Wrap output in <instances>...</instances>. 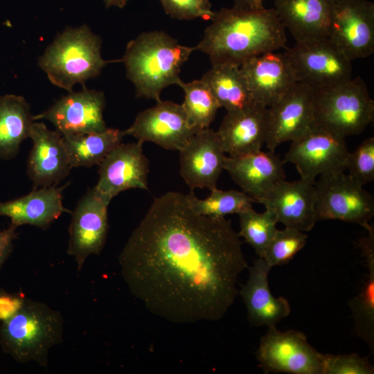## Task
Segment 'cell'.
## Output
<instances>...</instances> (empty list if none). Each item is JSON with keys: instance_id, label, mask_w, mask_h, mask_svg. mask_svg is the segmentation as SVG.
I'll return each mask as SVG.
<instances>
[{"instance_id": "1f68e13d", "label": "cell", "mask_w": 374, "mask_h": 374, "mask_svg": "<svg viewBox=\"0 0 374 374\" xmlns=\"http://www.w3.org/2000/svg\"><path fill=\"white\" fill-rule=\"evenodd\" d=\"M204 199H198L193 192L188 194L190 204L197 213L211 217H224L240 213L252 207L253 199L243 191L222 190L217 188Z\"/></svg>"}, {"instance_id": "d6986e66", "label": "cell", "mask_w": 374, "mask_h": 374, "mask_svg": "<svg viewBox=\"0 0 374 374\" xmlns=\"http://www.w3.org/2000/svg\"><path fill=\"white\" fill-rule=\"evenodd\" d=\"M225 152L217 132L197 131L179 150L180 174L191 190L217 188L224 170Z\"/></svg>"}, {"instance_id": "484cf974", "label": "cell", "mask_w": 374, "mask_h": 374, "mask_svg": "<svg viewBox=\"0 0 374 374\" xmlns=\"http://www.w3.org/2000/svg\"><path fill=\"white\" fill-rule=\"evenodd\" d=\"M368 235L356 242L365 258L368 267L366 279L357 296L348 301L354 321V330L374 350V229L371 226Z\"/></svg>"}, {"instance_id": "83f0119b", "label": "cell", "mask_w": 374, "mask_h": 374, "mask_svg": "<svg viewBox=\"0 0 374 374\" xmlns=\"http://www.w3.org/2000/svg\"><path fill=\"white\" fill-rule=\"evenodd\" d=\"M201 79L210 88L220 107H224L226 112L242 109L256 102L237 64H213Z\"/></svg>"}, {"instance_id": "74e56055", "label": "cell", "mask_w": 374, "mask_h": 374, "mask_svg": "<svg viewBox=\"0 0 374 374\" xmlns=\"http://www.w3.org/2000/svg\"><path fill=\"white\" fill-rule=\"evenodd\" d=\"M17 226L10 224L4 230H0V268L7 260L13 247V241L17 238Z\"/></svg>"}, {"instance_id": "7c38bea8", "label": "cell", "mask_w": 374, "mask_h": 374, "mask_svg": "<svg viewBox=\"0 0 374 374\" xmlns=\"http://www.w3.org/2000/svg\"><path fill=\"white\" fill-rule=\"evenodd\" d=\"M111 200L93 187L80 199L72 213L67 253L75 258L78 271L90 255L100 254L105 246Z\"/></svg>"}, {"instance_id": "d590c367", "label": "cell", "mask_w": 374, "mask_h": 374, "mask_svg": "<svg viewBox=\"0 0 374 374\" xmlns=\"http://www.w3.org/2000/svg\"><path fill=\"white\" fill-rule=\"evenodd\" d=\"M324 374H373L374 366L357 353L323 354Z\"/></svg>"}, {"instance_id": "8fae6325", "label": "cell", "mask_w": 374, "mask_h": 374, "mask_svg": "<svg viewBox=\"0 0 374 374\" xmlns=\"http://www.w3.org/2000/svg\"><path fill=\"white\" fill-rule=\"evenodd\" d=\"M328 39L349 60L374 52V4L368 0H332Z\"/></svg>"}, {"instance_id": "30bf717a", "label": "cell", "mask_w": 374, "mask_h": 374, "mask_svg": "<svg viewBox=\"0 0 374 374\" xmlns=\"http://www.w3.org/2000/svg\"><path fill=\"white\" fill-rule=\"evenodd\" d=\"M284 53L293 66L298 82L314 91L352 78V61L328 38L296 42Z\"/></svg>"}, {"instance_id": "603a6c76", "label": "cell", "mask_w": 374, "mask_h": 374, "mask_svg": "<svg viewBox=\"0 0 374 374\" xmlns=\"http://www.w3.org/2000/svg\"><path fill=\"white\" fill-rule=\"evenodd\" d=\"M249 269V279L242 285L239 294L247 311L248 321L252 326H276L289 316L291 308L288 301L272 295L268 282L271 267L262 258L253 262Z\"/></svg>"}, {"instance_id": "d6a6232c", "label": "cell", "mask_w": 374, "mask_h": 374, "mask_svg": "<svg viewBox=\"0 0 374 374\" xmlns=\"http://www.w3.org/2000/svg\"><path fill=\"white\" fill-rule=\"evenodd\" d=\"M307 238L305 232L294 228L277 230L262 258L271 267L287 264L305 245Z\"/></svg>"}, {"instance_id": "8d00e7d4", "label": "cell", "mask_w": 374, "mask_h": 374, "mask_svg": "<svg viewBox=\"0 0 374 374\" xmlns=\"http://www.w3.org/2000/svg\"><path fill=\"white\" fill-rule=\"evenodd\" d=\"M26 297L22 294H9L0 290V320L13 316L21 307Z\"/></svg>"}, {"instance_id": "ffe728a7", "label": "cell", "mask_w": 374, "mask_h": 374, "mask_svg": "<svg viewBox=\"0 0 374 374\" xmlns=\"http://www.w3.org/2000/svg\"><path fill=\"white\" fill-rule=\"evenodd\" d=\"M240 67L253 100L267 107L298 82L293 66L285 53H265L249 58Z\"/></svg>"}, {"instance_id": "6da1fadb", "label": "cell", "mask_w": 374, "mask_h": 374, "mask_svg": "<svg viewBox=\"0 0 374 374\" xmlns=\"http://www.w3.org/2000/svg\"><path fill=\"white\" fill-rule=\"evenodd\" d=\"M121 276L144 307L170 323L217 321L248 265L224 217L196 213L188 194L154 198L118 256Z\"/></svg>"}, {"instance_id": "ab89813d", "label": "cell", "mask_w": 374, "mask_h": 374, "mask_svg": "<svg viewBox=\"0 0 374 374\" xmlns=\"http://www.w3.org/2000/svg\"><path fill=\"white\" fill-rule=\"evenodd\" d=\"M106 8L116 6L120 8H123L127 3V0H103Z\"/></svg>"}, {"instance_id": "5bb4252c", "label": "cell", "mask_w": 374, "mask_h": 374, "mask_svg": "<svg viewBox=\"0 0 374 374\" xmlns=\"http://www.w3.org/2000/svg\"><path fill=\"white\" fill-rule=\"evenodd\" d=\"M197 131L190 125L181 104L161 100L140 112L123 132L143 143L150 141L166 150L179 151Z\"/></svg>"}, {"instance_id": "836d02e7", "label": "cell", "mask_w": 374, "mask_h": 374, "mask_svg": "<svg viewBox=\"0 0 374 374\" xmlns=\"http://www.w3.org/2000/svg\"><path fill=\"white\" fill-rule=\"evenodd\" d=\"M346 169L348 175L364 186L374 180V137H368L349 152Z\"/></svg>"}, {"instance_id": "2e32d148", "label": "cell", "mask_w": 374, "mask_h": 374, "mask_svg": "<svg viewBox=\"0 0 374 374\" xmlns=\"http://www.w3.org/2000/svg\"><path fill=\"white\" fill-rule=\"evenodd\" d=\"M143 143H121L100 163L98 180L94 188L110 199L130 189L148 190L149 163L143 151Z\"/></svg>"}, {"instance_id": "3957f363", "label": "cell", "mask_w": 374, "mask_h": 374, "mask_svg": "<svg viewBox=\"0 0 374 374\" xmlns=\"http://www.w3.org/2000/svg\"><path fill=\"white\" fill-rule=\"evenodd\" d=\"M194 51L195 46L181 45L163 31L144 32L131 40L121 62L136 96L160 102L166 87L183 82L179 77L181 66Z\"/></svg>"}, {"instance_id": "ac0fdd59", "label": "cell", "mask_w": 374, "mask_h": 374, "mask_svg": "<svg viewBox=\"0 0 374 374\" xmlns=\"http://www.w3.org/2000/svg\"><path fill=\"white\" fill-rule=\"evenodd\" d=\"M29 138L33 147L27 161V175L33 188L57 186L72 168L62 135L42 122L34 121Z\"/></svg>"}, {"instance_id": "d4e9b609", "label": "cell", "mask_w": 374, "mask_h": 374, "mask_svg": "<svg viewBox=\"0 0 374 374\" xmlns=\"http://www.w3.org/2000/svg\"><path fill=\"white\" fill-rule=\"evenodd\" d=\"M332 0H274L277 17L296 42L328 38Z\"/></svg>"}, {"instance_id": "52a82bcc", "label": "cell", "mask_w": 374, "mask_h": 374, "mask_svg": "<svg viewBox=\"0 0 374 374\" xmlns=\"http://www.w3.org/2000/svg\"><path fill=\"white\" fill-rule=\"evenodd\" d=\"M316 220H337L368 230L374 215V199L344 171L320 175L314 184Z\"/></svg>"}, {"instance_id": "4fadbf2b", "label": "cell", "mask_w": 374, "mask_h": 374, "mask_svg": "<svg viewBox=\"0 0 374 374\" xmlns=\"http://www.w3.org/2000/svg\"><path fill=\"white\" fill-rule=\"evenodd\" d=\"M105 106L103 92L83 87L69 92L33 119L50 121L62 136L99 132L108 128L103 118Z\"/></svg>"}, {"instance_id": "7402d4cb", "label": "cell", "mask_w": 374, "mask_h": 374, "mask_svg": "<svg viewBox=\"0 0 374 374\" xmlns=\"http://www.w3.org/2000/svg\"><path fill=\"white\" fill-rule=\"evenodd\" d=\"M284 164L275 151L260 150L246 154L226 157L224 170L256 202L276 183L285 179Z\"/></svg>"}, {"instance_id": "ba28073f", "label": "cell", "mask_w": 374, "mask_h": 374, "mask_svg": "<svg viewBox=\"0 0 374 374\" xmlns=\"http://www.w3.org/2000/svg\"><path fill=\"white\" fill-rule=\"evenodd\" d=\"M265 373L324 374L323 354L318 352L302 332L269 327L261 337L256 352Z\"/></svg>"}, {"instance_id": "4316f807", "label": "cell", "mask_w": 374, "mask_h": 374, "mask_svg": "<svg viewBox=\"0 0 374 374\" xmlns=\"http://www.w3.org/2000/svg\"><path fill=\"white\" fill-rule=\"evenodd\" d=\"M30 105L21 96H0V159L15 158L21 143L29 137L34 122Z\"/></svg>"}, {"instance_id": "8992f818", "label": "cell", "mask_w": 374, "mask_h": 374, "mask_svg": "<svg viewBox=\"0 0 374 374\" xmlns=\"http://www.w3.org/2000/svg\"><path fill=\"white\" fill-rule=\"evenodd\" d=\"M315 122L344 136L362 133L374 118V101L360 77L314 91Z\"/></svg>"}, {"instance_id": "cb8c5ba5", "label": "cell", "mask_w": 374, "mask_h": 374, "mask_svg": "<svg viewBox=\"0 0 374 374\" xmlns=\"http://www.w3.org/2000/svg\"><path fill=\"white\" fill-rule=\"evenodd\" d=\"M69 185L33 188L28 194L0 202V216L10 218V224L32 225L46 229L63 213H71L63 206V190Z\"/></svg>"}, {"instance_id": "44dd1931", "label": "cell", "mask_w": 374, "mask_h": 374, "mask_svg": "<svg viewBox=\"0 0 374 374\" xmlns=\"http://www.w3.org/2000/svg\"><path fill=\"white\" fill-rule=\"evenodd\" d=\"M268 107L255 102L244 109L226 112L217 133L230 157L260 150L268 132Z\"/></svg>"}, {"instance_id": "277c9868", "label": "cell", "mask_w": 374, "mask_h": 374, "mask_svg": "<svg viewBox=\"0 0 374 374\" xmlns=\"http://www.w3.org/2000/svg\"><path fill=\"white\" fill-rule=\"evenodd\" d=\"M60 312L26 298L20 309L0 326L2 350L19 363L48 365L50 349L63 341Z\"/></svg>"}, {"instance_id": "5b68a950", "label": "cell", "mask_w": 374, "mask_h": 374, "mask_svg": "<svg viewBox=\"0 0 374 374\" xmlns=\"http://www.w3.org/2000/svg\"><path fill=\"white\" fill-rule=\"evenodd\" d=\"M101 39L87 25L66 28L48 46L38 64L54 85L73 91V87L98 76L105 66L121 60H105Z\"/></svg>"}, {"instance_id": "f35d334b", "label": "cell", "mask_w": 374, "mask_h": 374, "mask_svg": "<svg viewBox=\"0 0 374 374\" xmlns=\"http://www.w3.org/2000/svg\"><path fill=\"white\" fill-rule=\"evenodd\" d=\"M234 4L249 6V7H260L262 6L264 0H233Z\"/></svg>"}, {"instance_id": "f1b7e54d", "label": "cell", "mask_w": 374, "mask_h": 374, "mask_svg": "<svg viewBox=\"0 0 374 374\" xmlns=\"http://www.w3.org/2000/svg\"><path fill=\"white\" fill-rule=\"evenodd\" d=\"M123 131L114 128L75 136H63L72 168L99 165L116 146L122 143Z\"/></svg>"}, {"instance_id": "9c48e42d", "label": "cell", "mask_w": 374, "mask_h": 374, "mask_svg": "<svg viewBox=\"0 0 374 374\" xmlns=\"http://www.w3.org/2000/svg\"><path fill=\"white\" fill-rule=\"evenodd\" d=\"M349 154L345 136L316 122L292 141L283 162L294 163L303 178L346 170Z\"/></svg>"}, {"instance_id": "4dcf8cb0", "label": "cell", "mask_w": 374, "mask_h": 374, "mask_svg": "<svg viewBox=\"0 0 374 374\" xmlns=\"http://www.w3.org/2000/svg\"><path fill=\"white\" fill-rule=\"evenodd\" d=\"M238 215L240 227L238 235L251 246L258 258H262L267 244L278 230L276 215L269 208H265L264 212L258 213L252 207Z\"/></svg>"}, {"instance_id": "e575fe53", "label": "cell", "mask_w": 374, "mask_h": 374, "mask_svg": "<svg viewBox=\"0 0 374 374\" xmlns=\"http://www.w3.org/2000/svg\"><path fill=\"white\" fill-rule=\"evenodd\" d=\"M166 12L172 19L190 20L201 18L211 20L215 12L211 9L209 0H159Z\"/></svg>"}, {"instance_id": "e0dca14e", "label": "cell", "mask_w": 374, "mask_h": 374, "mask_svg": "<svg viewBox=\"0 0 374 374\" xmlns=\"http://www.w3.org/2000/svg\"><path fill=\"white\" fill-rule=\"evenodd\" d=\"M315 179L303 178L276 183L256 202L271 210L285 226L308 232L314 226Z\"/></svg>"}, {"instance_id": "f546056e", "label": "cell", "mask_w": 374, "mask_h": 374, "mask_svg": "<svg viewBox=\"0 0 374 374\" xmlns=\"http://www.w3.org/2000/svg\"><path fill=\"white\" fill-rule=\"evenodd\" d=\"M184 91L181 104L190 125L198 130L208 128L220 107L208 85L202 80L182 82Z\"/></svg>"}, {"instance_id": "7a4b0ae2", "label": "cell", "mask_w": 374, "mask_h": 374, "mask_svg": "<svg viewBox=\"0 0 374 374\" xmlns=\"http://www.w3.org/2000/svg\"><path fill=\"white\" fill-rule=\"evenodd\" d=\"M285 28L274 8L235 5L215 12L195 46L213 64L240 66L251 57L285 46Z\"/></svg>"}, {"instance_id": "9a60e30c", "label": "cell", "mask_w": 374, "mask_h": 374, "mask_svg": "<svg viewBox=\"0 0 374 374\" xmlns=\"http://www.w3.org/2000/svg\"><path fill=\"white\" fill-rule=\"evenodd\" d=\"M314 91L296 82L276 103L268 107V132L265 144L269 150L293 141L315 123Z\"/></svg>"}]
</instances>
